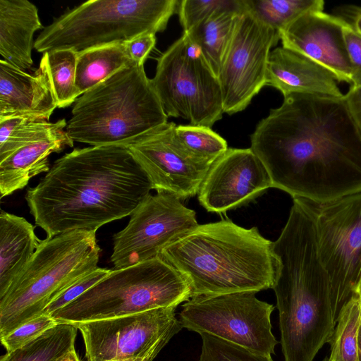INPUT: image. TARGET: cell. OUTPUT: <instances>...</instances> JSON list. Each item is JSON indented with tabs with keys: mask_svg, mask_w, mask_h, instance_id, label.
<instances>
[{
	"mask_svg": "<svg viewBox=\"0 0 361 361\" xmlns=\"http://www.w3.org/2000/svg\"><path fill=\"white\" fill-rule=\"evenodd\" d=\"M111 271L109 269L97 267L83 276L54 298L44 309L43 314L51 315L54 312L65 307L103 279Z\"/></svg>",
	"mask_w": 361,
	"mask_h": 361,
	"instance_id": "cell-33",
	"label": "cell"
},
{
	"mask_svg": "<svg viewBox=\"0 0 361 361\" xmlns=\"http://www.w3.org/2000/svg\"><path fill=\"white\" fill-rule=\"evenodd\" d=\"M345 20L323 11H309L279 32L282 47L324 66L338 82L350 85L351 63L343 36Z\"/></svg>",
	"mask_w": 361,
	"mask_h": 361,
	"instance_id": "cell-17",
	"label": "cell"
},
{
	"mask_svg": "<svg viewBox=\"0 0 361 361\" xmlns=\"http://www.w3.org/2000/svg\"><path fill=\"white\" fill-rule=\"evenodd\" d=\"M96 231L75 230L42 240L0 298V338L43 314L66 288L98 267Z\"/></svg>",
	"mask_w": 361,
	"mask_h": 361,
	"instance_id": "cell-6",
	"label": "cell"
},
{
	"mask_svg": "<svg viewBox=\"0 0 361 361\" xmlns=\"http://www.w3.org/2000/svg\"><path fill=\"white\" fill-rule=\"evenodd\" d=\"M293 200L286 224L273 242L278 265L272 289L284 361H313L329 343L336 322L312 216L300 198Z\"/></svg>",
	"mask_w": 361,
	"mask_h": 361,
	"instance_id": "cell-3",
	"label": "cell"
},
{
	"mask_svg": "<svg viewBox=\"0 0 361 361\" xmlns=\"http://www.w3.org/2000/svg\"><path fill=\"white\" fill-rule=\"evenodd\" d=\"M244 291L190 298L183 305L179 320L183 328L205 333L257 353L274 354L278 344L271 315L275 307Z\"/></svg>",
	"mask_w": 361,
	"mask_h": 361,
	"instance_id": "cell-11",
	"label": "cell"
},
{
	"mask_svg": "<svg viewBox=\"0 0 361 361\" xmlns=\"http://www.w3.org/2000/svg\"><path fill=\"white\" fill-rule=\"evenodd\" d=\"M279 39L247 7L239 14L218 75L224 113L242 111L266 85L270 50Z\"/></svg>",
	"mask_w": 361,
	"mask_h": 361,
	"instance_id": "cell-14",
	"label": "cell"
},
{
	"mask_svg": "<svg viewBox=\"0 0 361 361\" xmlns=\"http://www.w3.org/2000/svg\"><path fill=\"white\" fill-rule=\"evenodd\" d=\"M151 82L168 117L209 128L222 118L218 77L185 32L158 58Z\"/></svg>",
	"mask_w": 361,
	"mask_h": 361,
	"instance_id": "cell-9",
	"label": "cell"
},
{
	"mask_svg": "<svg viewBox=\"0 0 361 361\" xmlns=\"http://www.w3.org/2000/svg\"><path fill=\"white\" fill-rule=\"evenodd\" d=\"M63 118L51 122L42 133L26 142L7 158L0 161L1 197L24 188L34 176L50 169L48 157L59 152L65 146L73 147L74 142L64 130Z\"/></svg>",
	"mask_w": 361,
	"mask_h": 361,
	"instance_id": "cell-20",
	"label": "cell"
},
{
	"mask_svg": "<svg viewBox=\"0 0 361 361\" xmlns=\"http://www.w3.org/2000/svg\"><path fill=\"white\" fill-rule=\"evenodd\" d=\"M124 44L127 54L132 62L139 66H144L149 54L155 46L156 36L153 33H147Z\"/></svg>",
	"mask_w": 361,
	"mask_h": 361,
	"instance_id": "cell-35",
	"label": "cell"
},
{
	"mask_svg": "<svg viewBox=\"0 0 361 361\" xmlns=\"http://www.w3.org/2000/svg\"><path fill=\"white\" fill-rule=\"evenodd\" d=\"M355 294H357V295L358 296V298H360V300L361 301V276H360V281H359V283H358V285H357V289L355 291Z\"/></svg>",
	"mask_w": 361,
	"mask_h": 361,
	"instance_id": "cell-41",
	"label": "cell"
},
{
	"mask_svg": "<svg viewBox=\"0 0 361 361\" xmlns=\"http://www.w3.org/2000/svg\"><path fill=\"white\" fill-rule=\"evenodd\" d=\"M270 188V176L250 148H228L210 166L197 197L208 212L222 214L248 204Z\"/></svg>",
	"mask_w": 361,
	"mask_h": 361,
	"instance_id": "cell-16",
	"label": "cell"
},
{
	"mask_svg": "<svg viewBox=\"0 0 361 361\" xmlns=\"http://www.w3.org/2000/svg\"><path fill=\"white\" fill-rule=\"evenodd\" d=\"M192 296L187 279L160 256L111 270L73 301L54 312L59 323L112 319L161 307H177Z\"/></svg>",
	"mask_w": 361,
	"mask_h": 361,
	"instance_id": "cell-8",
	"label": "cell"
},
{
	"mask_svg": "<svg viewBox=\"0 0 361 361\" xmlns=\"http://www.w3.org/2000/svg\"><path fill=\"white\" fill-rule=\"evenodd\" d=\"M176 132L191 152L211 163L228 149L226 141L209 127L179 125Z\"/></svg>",
	"mask_w": 361,
	"mask_h": 361,
	"instance_id": "cell-29",
	"label": "cell"
},
{
	"mask_svg": "<svg viewBox=\"0 0 361 361\" xmlns=\"http://www.w3.org/2000/svg\"><path fill=\"white\" fill-rule=\"evenodd\" d=\"M108 361H120V360H108Z\"/></svg>",
	"mask_w": 361,
	"mask_h": 361,
	"instance_id": "cell-43",
	"label": "cell"
},
{
	"mask_svg": "<svg viewBox=\"0 0 361 361\" xmlns=\"http://www.w3.org/2000/svg\"><path fill=\"white\" fill-rule=\"evenodd\" d=\"M77 56L70 49L42 54L58 108L71 106L80 96L75 87Z\"/></svg>",
	"mask_w": 361,
	"mask_h": 361,
	"instance_id": "cell-27",
	"label": "cell"
},
{
	"mask_svg": "<svg viewBox=\"0 0 361 361\" xmlns=\"http://www.w3.org/2000/svg\"><path fill=\"white\" fill-rule=\"evenodd\" d=\"M58 324L51 316L42 314L0 338L1 343L7 352H11L34 341Z\"/></svg>",
	"mask_w": 361,
	"mask_h": 361,
	"instance_id": "cell-32",
	"label": "cell"
},
{
	"mask_svg": "<svg viewBox=\"0 0 361 361\" xmlns=\"http://www.w3.org/2000/svg\"><path fill=\"white\" fill-rule=\"evenodd\" d=\"M25 118V117L14 116L0 118V145L3 144L9 137L12 131Z\"/></svg>",
	"mask_w": 361,
	"mask_h": 361,
	"instance_id": "cell-37",
	"label": "cell"
},
{
	"mask_svg": "<svg viewBox=\"0 0 361 361\" xmlns=\"http://www.w3.org/2000/svg\"><path fill=\"white\" fill-rule=\"evenodd\" d=\"M113 236L111 262L123 269L160 256L161 251L199 224L194 210L164 191L149 194Z\"/></svg>",
	"mask_w": 361,
	"mask_h": 361,
	"instance_id": "cell-13",
	"label": "cell"
},
{
	"mask_svg": "<svg viewBox=\"0 0 361 361\" xmlns=\"http://www.w3.org/2000/svg\"><path fill=\"white\" fill-rule=\"evenodd\" d=\"M57 107L44 61L30 74L0 60V118L48 121Z\"/></svg>",
	"mask_w": 361,
	"mask_h": 361,
	"instance_id": "cell-18",
	"label": "cell"
},
{
	"mask_svg": "<svg viewBox=\"0 0 361 361\" xmlns=\"http://www.w3.org/2000/svg\"><path fill=\"white\" fill-rule=\"evenodd\" d=\"M347 8L345 12L341 11L345 13L343 16H347L343 19L351 24L361 34V7L349 6Z\"/></svg>",
	"mask_w": 361,
	"mask_h": 361,
	"instance_id": "cell-38",
	"label": "cell"
},
{
	"mask_svg": "<svg viewBox=\"0 0 361 361\" xmlns=\"http://www.w3.org/2000/svg\"><path fill=\"white\" fill-rule=\"evenodd\" d=\"M343 36L346 49L351 63L350 87L361 86V34L350 23L345 20Z\"/></svg>",
	"mask_w": 361,
	"mask_h": 361,
	"instance_id": "cell-34",
	"label": "cell"
},
{
	"mask_svg": "<svg viewBox=\"0 0 361 361\" xmlns=\"http://www.w3.org/2000/svg\"><path fill=\"white\" fill-rule=\"evenodd\" d=\"M152 190L127 147L91 146L56 160L25 198L36 225L51 238L75 230L97 231L130 215Z\"/></svg>",
	"mask_w": 361,
	"mask_h": 361,
	"instance_id": "cell-2",
	"label": "cell"
},
{
	"mask_svg": "<svg viewBox=\"0 0 361 361\" xmlns=\"http://www.w3.org/2000/svg\"><path fill=\"white\" fill-rule=\"evenodd\" d=\"M132 62L125 44L92 48L78 54L75 87L80 95Z\"/></svg>",
	"mask_w": 361,
	"mask_h": 361,
	"instance_id": "cell-24",
	"label": "cell"
},
{
	"mask_svg": "<svg viewBox=\"0 0 361 361\" xmlns=\"http://www.w3.org/2000/svg\"><path fill=\"white\" fill-rule=\"evenodd\" d=\"M176 128L175 123L167 122L127 147L147 174L152 190L185 200L197 195L212 163L191 152Z\"/></svg>",
	"mask_w": 361,
	"mask_h": 361,
	"instance_id": "cell-15",
	"label": "cell"
},
{
	"mask_svg": "<svg viewBox=\"0 0 361 361\" xmlns=\"http://www.w3.org/2000/svg\"><path fill=\"white\" fill-rule=\"evenodd\" d=\"M168 118L144 66L130 63L77 98L66 131L73 142L127 147Z\"/></svg>",
	"mask_w": 361,
	"mask_h": 361,
	"instance_id": "cell-5",
	"label": "cell"
},
{
	"mask_svg": "<svg viewBox=\"0 0 361 361\" xmlns=\"http://www.w3.org/2000/svg\"><path fill=\"white\" fill-rule=\"evenodd\" d=\"M176 308L74 324L81 332L87 361H153L183 328Z\"/></svg>",
	"mask_w": 361,
	"mask_h": 361,
	"instance_id": "cell-12",
	"label": "cell"
},
{
	"mask_svg": "<svg viewBox=\"0 0 361 361\" xmlns=\"http://www.w3.org/2000/svg\"><path fill=\"white\" fill-rule=\"evenodd\" d=\"M330 340L329 361H357V338L361 322V301L357 294L344 305Z\"/></svg>",
	"mask_w": 361,
	"mask_h": 361,
	"instance_id": "cell-26",
	"label": "cell"
},
{
	"mask_svg": "<svg viewBox=\"0 0 361 361\" xmlns=\"http://www.w3.org/2000/svg\"><path fill=\"white\" fill-rule=\"evenodd\" d=\"M300 199L313 221L317 255L329 280L336 322L342 307L355 294L361 276V191L322 202Z\"/></svg>",
	"mask_w": 361,
	"mask_h": 361,
	"instance_id": "cell-10",
	"label": "cell"
},
{
	"mask_svg": "<svg viewBox=\"0 0 361 361\" xmlns=\"http://www.w3.org/2000/svg\"><path fill=\"white\" fill-rule=\"evenodd\" d=\"M276 188L327 202L361 191V132L342 98L284 97L250 137Z\"/></svg>",
	"mask_w": 361,
	"mask_h": 361,
	"instance_id": "cell-1",
	"label": "cell"
},
{
	"mask_svg": "<svg viewBox=\"0 0 361 361\" xmlns=\"http://www.w3.org/2000/svg\"><path fill=\"white\" fill-rule=\"evenodd\" d=\"M199 361H274L270 355L250 350L211 334L202 333Z\"/></svg>",
	"mask_w": 361,
	"mask_h": 361,
	"instance_id": "cell-30",
	"label": "cell"
},
{
	"mask_svg": "<svg viewBox=\"0 0 361 361\" xmlns=\"http://www.w3.org/2000/svg\"><path fill=\"white\" fill-rule=\"evenodd\" d=\"M56 361H80V360L74 348L60 357Z\"/></svg>",
	"mask_w": 361,
	"mask_h": 361,
	"instance_id": "cell-39",
	"label": "cell"
},
{
	"mask_svg": "<svg viewBox=\"0 0 361 361\" xmlns=\"http://www.w3.org/2000/svg\"><path fill=\"white\" fill-rule=\"evenodd\" d=\"M178 0H90L54 18L35 40L37 52L70 49L79 54L140 35L164 31Z\"/></svg>",
	"mask_w": 361,
	"mask_h": 361,
	"instance_id": "cell-7",
	"label": "cell"
},
{
	"mask_svg": "<svg viewBox=\"0 0 361 361\" xmlns=\"http://www.w3.org/2000/svg\"><path fill=\"white\" fill-rule=\"evenodd\" d=\"M266 85L279 90L283 97L303 94L342 98L333 73L315 61L283 47L269 54Z\"/></svg>",
	"mask_w": 361,
	"mask_h": 361,
	"instance_id": "cell-19",
	"label": "cell"
},
{
	"mask_svg": "<svg viewBox=\"0 0 361 361\" xmlns=\"http://www.w3.org/2000/svg\"><path fill=\"white\" fill-rule=\"evenodd\" d=\"M323 361H329V360H328V358L326 357Z\"/></svg>",
	"mask_w": 361,
	"mask_h": 361,
	"instance_id": "cell-42",
	"label": "cell"
},
{
	"mask_svg": "<svg viewBox=\"0 0 361 361\" xmlns=\"http://www.w3.org/2000/svg\"><path fill=\"white\" fill-rule=\"evenodd\" d=\"M25 218L0 214V298L30 260L41 243Z\"/></svg>",
	"mask_w": 361,
	"mask_h": 361,
	"instance_id": "cell-22",
	"label": "cell"
},
{
	"mask_svg": "<svg viewBox=\"0 0 361 361\" xmlns=\"http://www.w3.org/2000/svg\"><path fill=\"white\" fill-rule=\"evenodd\" d=\"M241 12L230 10L216 11L188 32H183L188 35L200 49L217 77L235 23Z\"/></svg>",
	"mask_w": 361,
	"mask_h": 361,
	"instance_id": "cell-23",
	"label": "cell"
},
{
	"mask_svg": "<svg viewBox=\"0 0 361 361\" xmlns=\"http://www.w3.org/2000/svg\"><path fill=\"white\" fill-rule=\"evenodd\" d=\"M357 361H361V322L357 338Z\"/></svg>",
	"mask_w": 361,
	"mask_h": 361,
	"instance_id": "cell-40",
	"label": "cell"
},
{
	"mask_svg": "<svg viewBox=\"0 0 361 361\" xmlns=\"http://www.w3.org/2000/svg\"><path fill=\"white\" fill-rule=\"evenodd\" d=\"M38 9L27 0H0V54L11 65L26 71L33 61L34 35L42 29Z\"/></svg>",
	"mask_w": 361,
	"mask_h": 361,
	"instance_id": "cell-21",
	"label": "cell"
},
{
	"mask_svg": "<svg viewBox=\"0 0 361 361\" xmlns=\"http://www.w3.org/2000/svg\"><path fill=\"white\" fill-rule=\"evenodd\" d=\"M245 8V0H182L179 2L178 11L183 32H188L216 11L241 12Z\"/></svg>",
	"mask_w": 361,
	"mask_h": 361,
	"instance_id": "cell-31",
	"label": "cell"
},
{
	"mask_svg": "<svg viewBox=\"0 0 361 361\" xmlns=\"http://www.w3.org/2000/svg\"><path fill=\"white\" fill-rule=\"evenodd\" d=\"M247 8L279 32L309 11H323L322 0H245Z\"/></svg>",
	"mask_w": 361,
	"mask_h": 361,
	"instance_id": "cell-28",
	"label": "cell"
},
{
	"mask_svg": "<svg viewBox=\"0 0 361 361\" xmlns=\"http://www.w3.org/2000/svg\"><path fill=\"white\" fill-rule=\"evenodd\" d=\"M160 257L187 279L191 298L272 288L278 265L273 242L230 219L199 224Z\"/></svg>",
	"mask_w": 361,
	"mask_h": 361,
	"instance_id": "cell-4",
	"label": "cell"
},
{
	"mask_svg": "<svg viewBox=\"0 0 361 361\" xmlns=\"http://www.w3.org/2000/svg\"><path fill=\"white\" fill-rule=\"evenodd\" d=\"M343 99L356 126L361 132V86L350 87Z\"/></svg>",
	"mask_w": 361,
	"mask_h": 361,
	"instance_id": "cell-36",
	"label": "cell"
},
{
	"mask_svg": "<svg viewBox=\"0 0 361 361\" xmlns=\"http://www.w3.org/2000/svg\"><path fill=\"white\" fill-rule=\"evenodd\" d=\"M78 330L74 324L59 323L23 347L7 352L0 361H56L75 348Z\"/></svg>",
	"mask_w": 361,
	"mask_h": 361,
	"instance_id": "cell-25",
	"label": "cell"
}]
</instances>
